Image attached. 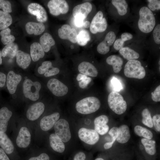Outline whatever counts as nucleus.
<instances>
[{
  "instance_id": "obj_1",
  "label": "nucleus",
  "mask_w": 160,
  "mask_h": 160,
  "mask_svg": "<svg viewBox=\"0 0 160 160\" xmlns=\"http://www.w3.org/2000/svg\"><path fill=\"white\" fill-rule=\"evenodd\" d=\"M137 15L136 22L137 31L143 36L151 33L156 25L153 12L147 6H142L138 9Z\"/></svg>"
},
{
  "instance_id": "obj_2",
  "label": "nucleus",
  "mask_w": 160,
  "mask_h": 160,
  "mask_svg": "<svg viewBox=\"0 0 160 160\" xmlns=\"http://www.w3.org/2000/svg\"><path fill=\"white\" fill-rule=\"evenodd\" d=\"M101 103L97 97H88L80 100L76 104V109L79 113L88 114L95 112L100 108Z\"/></svg>"
},
{
  "instance_id": "obj_3",
  "label": "nucleus",
  "mask_w": 160,
  "mask_h": 160,
  "mask_svg": "<svg viewBox=\"0 0 160 160\" xmlns=\"http://www.w3.org/2000/svg\"><path fill=\"white\" fill-rule=\"evenodd\" d=\"M124 73L128 78L142 79L145 76L146 73L141 62L137 60H133L128 61L125 64Z\"/></svg>"
},
{
  "instance_id": "obj_4",
  "label": "nucleus",
  "mask_w": 160,
  "mask_h": 160,
  "mask_svg": "<svg viewBox=\"0 0 160 160\" xmlns=\"http://www.w3.org/2000/svg\"><path fill=\"white\" fill-rule=\"evenodd\" d=\"M108 102L110 108L115 113L121 115L125 112L127 104L122 96L118 92H111L108 98Z\"/></svg>"
},
{
  "instance_id": "obj_5",
  "label": "nucleus",
  "mask_w": 160,
  "mask_h": 160,
  "mask_svg": "<svg viewBox=\"0 0 160 160\" xmlns=\"http://www.w3.org/2000/svg\"><path fill=\"white\" fill-rule=\"evenodd\" d=\"M41 88V85L39 82H33L29 79L25 80L23 83V90L24 96L33 101L39 98Z\"/></svg>"
},
{
  "instance_id": "obj_6",
  "label": "nucleus",
  "mask_w": 160,
  "mask_h": 160,
  "mask_svg": "<svg viewBox=\"0 0 160 160\" xmlns=\"http://www.w3.org/2000/svg\"><path fill=\"white\" fill-rule=\"evenodd\" d=\"M111 4L113 8V17L116 20L125 19L129 12L128 3L125 0H112Z\"/></svg>"
},
{
  "instance_id": "obj_7",
  "label": "nucleus",
  "mask_w": 160,
  "mask_h": 160,
  "mask_svg": "<svg viewBox=\"0 0 160 160\" xmlns=\"http://www.w3.org/2000/svg\"><path fill=\"white\" fill-rule=\"evenodd\" d=\"M117 33L116 30L113 29L106 33L104 39L97 46V50L99 53L104 55L109 52L116 38Z\"/></svg>"
},
{
  "instance_id": "obj_8",
  "label": "nucleus",
  "mask_w": 160,
  "mask_h": 160,
  "mask_svg": "<svg viewBox=\"0 0 160 160\" xmlns=\"http://www.w3.org/2000/svg\"><path fill=\"white\" fill-rule=\"evenodd\" d=\"M55 134L63 142H68L71 138L69 124L64 119L58 120L54 126Z\"/></svg>"
},
{
  "instance_id": "obj_9",
  "label": "nucleus",
  "mask_w": 160,
  "mask_h": 160,
  "mask_svg": "<svg viewBox=\"0 0 160 160\" xmlns=\"http://www.w3.org/2000/svg\"><path fill=\"white\" fill-rule=\"evenodd\" d=\"M108 23L104 17L103 12L99 11L93 18L89 27L90 31L93 34L104 32L107 29Z\"/></svg>"
},
{
  "instance_id": "obj_10",
  "label": "nucleus",
  "mask_w": 160,
  "mask_h": 160,
  "mask_svg": "<svg viewBox=\"0 0 160 160\" xmlns=\"http://www.w3.org/2000/svg\"><path fill=\"white\" fill-rule=\"evenodd\" d=\"M78 135L81 141L90 145L95 144L100 139L99 134L93 129L81 128L79 130Z\"/></svg>"
},
{
  "instance_id": "obj_11",
  "label": "nucleus",
  "mask_w": 160,
  "mask_h": 160,
  "mask_svg": "<svg viewBox=\"0 0 160 160\" xmlns=\"http://www.w3.org/2000/svg\"><path fill=\"white\" fill-rule=\"evenodd\" d=\"M50 13L57 16L60 14H65L68 11L69 6L64 0H51L47 4Z\"/></svg>"
},
{
  "instance_id": "obj_12",
  "label": "nucleus",
  "mask_w": 160,
  "mask_h": 160,
  "mask_svg": "<svg viewBox=\"0 0 160 160\" xmlns=\"http://www.w3.org/2000/svg\"><path fill=\"white\" fill-rule=\"evenodd\" d=\"M47 86L52 93L57 96H63L68 92V87L59 80L55 78L49 80Z\"/></svg>"
},
{
  "instance_id": "obj_13",
  "label": "nucleus",
  "mask_w": 160,
  "mask_h": 160,
  "mask_svg": "<svg viewBox=\"0 0 160 160\" xmlns=\"http://www.w3.org/2000/svg\"><path fill=\"white\" fill-rule=\"evenodd\" d=\"M27 10L30 14L36 16L37 20L40 23L45 22L47 20L48 17L46 11L40 4L31 3L28 6Z\"/></svg>"
},
{
  "instance_id": "obj_14",
  "label": "nucleus",
  "mask_w": 160,
  "mask_h": 160,
  "mask_svg": "<svg viewBox=\"0 0 160 160\" xmlns=\"http://www.w3.org/2000/svg\"><path fill=\"white\" fill-rule=\"evenodd\" d=\"M92 8L91 4L88 2L76 6L73 10V15L75 19L84 21L92 11Z\"/></svg>"
},
{
  "instance_id": "obj_15",
  "label": "nucleus",
  "mask_w": 160,
  "mask_h": 160,
  "mask_svg": "<svg viewBox=\"0 0 160 160\" xmlns=\"http://www.w3.org/2000/svg\"><path fill=\"white\" fill-rule=\"evenodd\" d=\"M58 35L60 38L63 39L69 40L72 43L77 42V33L76 29L71 28L68 24H64L59 29Z\"/></svg>"
},
{
  "instance_id": "obj_16",
  "label": "nucleus",
  "mask_w": 160,
  "mask_h": 160,
  "mask_svg": "<svg viewBox=\"0 0 160 160\" xmlns=\"http://www.w3.org/2000/svg\"><path fill=\"white\" fill-rule=\"evenodd\" d=\"M108 121V118L105 115H101L97 117L94 120V130L99 135L105 134L109 130V127L107 124Z\"/></svg>"
},
{
  "instance_id": "obj_17",
  "label": "nucleus",
  "mask_w": 160,
  "mask_h": 160,
  "mask_svg": "<svg viewBox=\"0 0 160 160\" xmlns=\"http://www.w3.org/2000/svg\"><path fill=\"white\" fill-rule=\"evenodd\" d=\"M45 108L43 103L39 102L32 105L28 109L26 117L31 121H34L38 119L44 112Z\"/></svg>"
},
{
  "instance_id": "obj_18",
  "label": "nucleus",
  "mask_w": 160,
  "mask_h": 160,
  "mask_svg": "<svg viewBox=\"0 0 160 160\" xmlns=\"http://www.w3.org/2000/svg\"><path fill=\"white\" fill-rule=\"evenodd\" d=\"M31 141V135L28 128L22 127L20 130L16 140L17 146L20 148H26Z\"/></svg>"
},
{
  "instance_id": "obj_19",
  "label": "nucleus",
  "mask_w": 160,
  "mask_h": 160,
  "mask_svg": "<svg viewBox=\"0 0 160 160\" xmlns=\"http://www.w3.org/2000/svg\"><path fill=\"white\" fill-rule=\"evenodd\" d=\"M22 79V77L19 74L15 73L11 71L8 73L7 77V86L9 93L14 94L15 92L17 86Z\"/></svg>"
},
{
  "instance_id": "obj_20",
  "label": "nucleus",
  "mask_w": 160,
  "mask_h": 160,
  "mask_svg": "<svg viewBox=\"0 0 160 160\" xmlns=\"http://www.w3.org/2000/svg\"><path fill=\"white\" fill-rule=\"evenodd\" d=\"M60 117V113L57 112L44 116L41 119L40 122L41 128L44 131L49 130L54 126Z\"/></svg>"
},
{
  "instance_id": "obj_21",
  "label": "nucleus",
  "mask_w": 160,
  "mask_h": 160,
  "mask_svg": "<svg viewBox=\"0 0 160 160\" xmlns=\"http://www.w3.org/2000/svg\"><path fill=\"white\" fill-rule=\"evenodd\" d=\"M78 70L81 74L92 77H96L98 72L96 68L91 63L83 61L79 65Z\"/></svg>"
},
{
  "instance_id": "obj_22",
  "label": "nucleus",
  "mask_w": 160,
  "mask_h": 160,
  "mask_svg": "<svg viewBox=\"0 0 160 160\" xmlns=\"http://www.w3.org/2000/svg\"><path fill=\"white\" fill-rule=\"evenodd\" d=\"M12 112L6 107L0 109V132L7 131L8 122L12 115Z\"/></svg>"
},
{
  "instance_id": "obj_23",
  "label": "nucleus",
  "mask_w": 160,
  "mask_h": 160,
  "mask_svg": "<svg viewBox=\"0 0 160 160\" xmlns=\"http://www.w3.org/2000/svg\"><path fill=\"white\" fill-rule=\"evenodd\" d=\"M132 47V44L126 45L119 51L120 54L128 61L137 60L140 57L139 53Z\"/></svg>"
},
{
  "instance_id": "obj_24",
  "label": "nucleus",
  "mask_w": 160,
  "mask_h": 160,
  "mask_svg": "<svg viewBox=\"0 0 160 160\" xmlns=\"http://www.w3.org/2000/svg\"><path fill=\"white\" fill-rule=\"evenodd\" d=\"M106 61L108 65L112 66L114 72L116 73H119L121 71L124 63L123 58L116 55L108 56L107 58Z\"/></svg>"
},
{
  "instance_id": "obj_25",
  "label": "nucleus",
  "mask_w": 160,
  "mask_h": 160,
  "mask_svg": "<svg viewBox=\"0 0 160 160\" xmlns=\"http://www.w3.org/2000/svg\"><path fill=\"white\" fill-rule=\"evenodd\" d=\"M25 29L27 32L29 34L39 35L44 32L45 27L42 23L29 22L26 24Z\"/></svg>"
},
{
  "instance_id": "obj_26",
  "label": "nucleus",
  "mask_w": 160,
  "mask_h": 160,
  "mask_svg": "<svg viewBox=\"0 0 160 160\" xmlns=\"http://www.w3.org/2000/svg\"><path fill=\"white\" fill-rule=\"evenodd\" d=\"M118 130L116 140L120 144L127 143L129 140L131 135L128 126L126 124H123L118 127Z\"/></svg>"
},
{
  "instance_id": "obj_27",
  "label": "nucleus",
  "mask_w": 160,
  "mask_h": 160,
  "mask_svg": "<svg viewBox=\"0 0 160 160\" xmlns=\"http://www.w3.org/2000/svg\"><path fill=\"white\" fill-rule=\"evenodd\" d=\"M17 65L23 69H26L29 66L31 61V56L28 53L18 50L16 55Z\"/></svg>"
},
{
  "instance_id": "obj_28",
  "label": "nucleus",
  "mask_w": 160,
  "mask_h": 160,
  "mask_svg": "<svg viewBox=\"0 0 160 160\" xmlns=\"http://www.w3.org/2000/svg\"><path fill=\"white\" fill-rule=\"evenodd\" d=\"M0 146L8 154L12 153L14 151L13 143L5 133L0 132Z\"/></svg>"
},
{
  "instance_id": "obj_29",
  "label": "nucleus",
  "mask_w": 160,
  "mask_h": 160,
  "mask_svg": "<svg viewBox=\"0 0 160 160\" xmlns=\"http://www.w3.org/2000/svg\"><path fill=\"white\" fill-rule=\"evenodd\" d=\"M50 145L55 151L62 153L65 150V147L63 141L55 134H52L49 137Z\"/></svg>"
},
{
  "instance_id": "obj_30",
  "label": "nucleus",
  "mask_w": 160,
  "mask_h": 160,
  "mask_svg": "<svg viewBox=\"0 0 160 160\" xmlns=\"http://www.w3.org/2000/svg\"><path fill=\"white\" fill-rule=\"evenodd\" d=\"M30 54L32 60L34 62L42 58L44 55V52L40 43L35 42L30 46Z\"/></svg>"
},
{
  "instance_id": "obj_31",
  "label": "nucleus",
  "mask_w": 160,
  "mask_h": 160,
  "mask_svg": "<svg viewBox=\"0 0 160 160\" xmlns=\"http://www.w3.org/2000/svg\"><path fill=\"white\" fill-rule=\"evenodd\" d=\"M40 44L44 52H48L51 47L55 45V41L52 36L48 33H44L40 38Z\"/></svg>"
},
{
  "instance_id": "obj_32",
  "label": "nucleus",
  "mask_w": 160,
  "mask_h": 160,
  "mask_svg": "<svg viewBox=\"0 0 160 160\" xmlns=\"http://www.w3.org/2000/svg\"><path fill=\"white\" fill-rule=\"evenodd\" d=\"M17 44L15 43L6 45L3 49L1 53L3 57L8 56L9 58H13L16 56L18 50Z\"/></svg>"
},
{
  "instance_id": "obj_33",
  "label": "nucleus",
  "mask_w": 160,
  "mask_h": 160,
  "mask_svg": "<svg viewBox=\"0 0 160 160\" xmlns=\"http://www.w3.org/2000/svg\"><path fill=\"white\" fill-rule=\"evenodd\" d=\"M141 142L146 152L149 155H153L156 152V142L154 140L142 138Z\"/></svg>"
},
{
  "instance_id": "obj_34",
  "label": "nucleus",
  "mask_w": 160,
  "mask_h": 160,
  "mask_svg": "<svg viewBox=\"0 0 160 160\" xmlns=\"http://www.w3.org/2000/svg\"><path fill=\"white\" fill-rule=\"evenodd\" d=\"M134 131L137 135L142 137L143 138L152 139L153 137V134L151 130L141 126H135L134 127Z\"/></svg>"
},
{
  "instance_id": "obj_35",
  "label": "nucleus",
  "mask_w": 160,
  "mask_h": 160,
  "mask_svg": "<svg viewBox=\"0 0 160 160\" xmlns=\"http://www.w3.org/2000/svg\"><path fill=\"white\" fill-rule=\"evenodd\" d=\"M12 22V17L9 13L0 10V30L7 28Z\"/></svg>"
},
{
  "instance_id": "obj_36",
  "label": "nucleus",
  "mask_w": 160,
  "mask_h": 160,
  "mask_svg": "<svg viewBox=\"0 0 160 160\" xmlns=\"http://www.w3.org/2000/svg\"><path fill=\"white\" fill-rule=\"evenodd\" d=\"M11 30L7 27L2 30L0 33L1 36V41L4 45H7L13 43L15 39V37L10 34Z\"/></svg>"
},
{
  "instance_id": "obj_37",
  "label": "nucleus",
  "mask_w": 160,
  "mask_h": 160,
  "mask_svg": "<svg viewBox=\"0 0 160 160\" xmlns=\"http://www.w3.org/2000/svg\"><path fill=\"white\" fill-rule=\"evenodd\" d=\"M89 32L85 29H82L79 32L77 36V42L81 46L85 45L90 40Z\"/></svg>"
},
{
  "instance_id": "obj_38",
  "label": "nucleus",
  "mask_w": 160,
  "mask_h": 160,
  "mask_svg": "<svg viewBox=\"0 0 160 160\" xmlns=\"http://www.w3.org/2000/svg\"><path fill=\"white\" fill-rule=\"evenodd\" d=\"M142 123L150 128L153 127L152 118L149 110L147 108L144 109L141 113Z\"/></svg>"
},
{
  "instance_id": "obj_39",
  "label": "nucleus",
  "mask_w": 160,
  "mask_h": 160,
  "mask_svg": "<svg viewBox=\"0 0 160 160\" xmlns=\"http://www.w3.org/2000/svg\"><path fill=\"white\" fill-rule=\"evenodd\" d=\"M118 128L113 127L108 131V134L111 136V139L110 141L105 143L104 145L105 149H108L111 148L116 140L118 133Z\"/></svg>"
},
{
  "instance_id": "obj_40",
  "label": "nucleus",
  "mask_w": 160,
  "mask_h": 160,
  "mask_svg": "<svg viewBox=\"0 0 160 160\" xmlns=\"http://www.w3.org/2000/svg\"><path fill=\"white\" fill-rule=\"evenodd\" d=\"M152 33V41L154 46L160 47V24H156L153 30Z\"/></svg>"
},
{
  "instance_id": "obj_41",
  "label": "nucleus",
  "mask_w": 160,
  "mask_h": 160,
  "mask_svg": "<svg viewBox=\"0 0 160 160\" xmlns=\"http://www.w3.org/2000/svg\"><path fill=\"white\" fill-rule=\"evenodd\" d=\"M147 7L153 12L159 11L160 9V0H148Z\"/></svg>"
},
{
  "instance_id": "obj_42",
  "label": "nucleus",
  "mask_w": 160,
  "mask_h": 160,
  "mask_svg": "<svg viewBox=\"0 0 160 160\" xmlns=\"http://www.w3.org/2000/svg\"><path fill=\"white\" fill-rule=\"evenodd\" d=\"M52 67L51 62L49 61H45L42 63L41 65L38 68V71L39 73L42 74Z\"/></svg>"
},
{
  "instance_id": "obj_43",
  "label": "nucleus",
  "mask_w": 160,
  "mask_h": 160,
  "mask_svg": "<svg viewBox=\"0 0 160 160\" xmlns=\"http://www.w3.org/2000/svg\"><path fill=\"white\" fill-rule=\"evenodd\" d=\"M0 9L8 13L11 12L12 11L11 4L7 0H0Z\"/></svg>"
},
{
  "instance_id": "obj_44",
  "label": "nucleus",
  "mask_w": 160,
  "mask_h": 160,
  "mask_svg": "<svg viewBox=\"0 0 160 160\" xmlns=\"http://www.w3.org/2000/svg\"><path fill=\"white\" fill-rule=\"evenodd\" d=\"M153 126L156 130L159 132H160V115L156 114L152 118Z\"/></svg>"
},
{
  "instance_id": "obj_45",
  "label": "nucleus",
  "mask_w": 160,
  "mask_h": 160,
  "mask_svg": "<svg viewBox=\"0 0 160 160\" xmlns=\"http://www.w3.org/2000/svg\"><path fill=\"white\" fill-rule=\"evenodd\" d=\"M151 95V98L153 101L156 102L160 101V85L156 88Z\"/></svg>"
},
{
  "instance_id": "obj_46",
  "label": "nucleus",
  "mask_w": 160,
  "mask_h": 160,
  "mask_svg": "<svg viewBox=\"0 0 160 160\" xmlns=\"http://www.w3.org/2000/svg\"><path fill=\"white\" fill-rule=\"evenodd\" d=\"M133 35L130 33L124 32L122 33L119 37L122 41L125 44L130 42L133 38Z\"/></svg>"
},
{
  "instance_id": "obj_47",
  "label": "nucleus",
  "mask_w": 160,
  "mask_h": 160,
  "mask_svg": "<svg viewBox=\"0 0 160 160\" xmlns=\"http://www.w3.org/2000/svg\"><path fill=\"white\" fill-rule=\"evenodd\" d=\"M59 72L58 68L52 67L44 73V76L47 77L54 76L58 74Z\"/></svg>"
},
{
  "instance_id": "obj_48",
  "label": "nucleus",
  "mask_w": 160,
  "mask_h": 160,
  "mask_svg": "<svg viewBox=\"0 0 160 160\" xmlns=\"http://www.w3.org/2000/svg\"><path fill=\"white\" fill-rule=\"evenodd\" d=\"M28 160H49V157L47 154L43 153L38 156L31 157Z\"/></svg>"
},
{
  "instance_id": "obj_49",
  "label": "nucleus",
  "mask_w": 160,
  "mask_h": 160,
  "mask_svg": "<svg viewBox=\"0 0 160 160\" xmlns=\"http://www.w3.org/2000/svg\"><path fill=\"white\" fill-rule=\"evenodd\" d=\"M112 83L116 90L119 91L121 89V83L117 79L113 78L112 80Z\"/></svg>"
},
{
  "instance_id": "obj_50",
  "label": "nucleus",
  "mask_w": 160,
  "mask_h": 160,
  "mask_svg": "<svg viewBox=\"0 0 160 160\" xmlns=\"http://www.w3.org/2000/svg\"><path fill=\"white\" fill-rule=\"evenodd\" d=\"M86 156L84 153L82 152H79L75 156L73 160H85Z\"/></svg>"
},
{
  "instance_id": "obj_51",
  "label": "nucleus",
  "mask_w": 160,
  "mask_h": 160,
  "mask_svg": "<svg viewBox=\"0 0 160 160\" xmlns=\"http://www.w3.org/2000/svg\"><path fill=\"white\" fill-rule=\"evenodd\" d=\"M6 81V76L3 73L0 72V88L3 87Z\"/></svg>"
},
{
  "instance_id": "obj_52",
  "label": "nucleus",
  "mask_w": 160,
  "mask_h": 160,
  "mask_svg": "<svg viewBox=\"0 0 160 160\" xmlns=\"http://www.w3.org/2000/svg\"><path fill=\"white\" fill-rule=\"evenodd\" d=\"M0 160H10L6 153L0 148Z\"/></svg>"
},
{
  "instance_id": "obj_53",
  "label": "nucleus",
  "mask_w": 160,
  "mask_h": 160,
  "mask_svg": "<svg viewBox=\"0 0 160 160\" xmlns=\"http://www.w3.org/2000/svg\"><path fill=\"white\" fill-rule=\"evenodd\" d=\"M90 23L89 21H84L83 28H87L90 27Z\"/></svg>"
},
{
  "instance_id": "obj_54",
  "label": "nucleus",
  "mask_w": 160,
  "mask_h": 160,
  "mask_svg": "<svg viewBox=\"0 0 160 160\" xmlns=\"http://www.w3.org/2000/svg\"><path fill=\"white\" fill-rule=\"evenodd\" d=\"M1 51L0 50V65L2 63V59L1 58Z\"/></svg>"
},
{
  "instance_id": "obj_55",
  "label": "nucleus",
  "mask_w": 160,
  "mask_h": 160,
  "mask_svg": "<svg viewBox=\"0 0 160 160\" xmlns=\"http://www.w3.org/2000/svg\"><path fill=\"white\" fill-rule=\"evenodd\" d=\"M95 160H104L103 158H98L95 159Z\"/></svg>"
},
{
  "instance_id": "obj_56",
  "label": "nucleus",
  "mask_w": 160,
  "mask_h": 160,
  "mask_svg": "<svg viewBox=\"0 0 160 160\" xmlns=\"http://www.w3.org/2000/svg\"><path fill=\"white\" fill-rule=\"evenodd\" d=\"M73 47H74V46L73 45H71V49H73Z\"/></svg>"
}]
</instances>
